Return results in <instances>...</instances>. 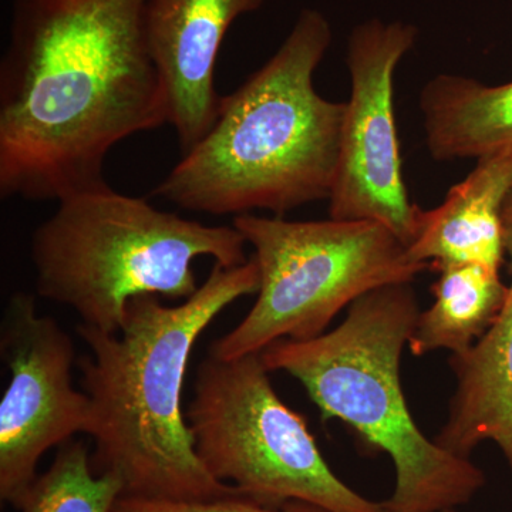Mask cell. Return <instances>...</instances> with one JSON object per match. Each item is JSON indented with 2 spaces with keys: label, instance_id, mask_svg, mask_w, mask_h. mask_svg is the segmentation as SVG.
I'll return each instance as SVG.
<instances>
[{
  "label": "cell",
  "instance_id": "277c9868",
  "mask_svg": "<svg viewBox=\"0 0 512 512\" xmlns=\"http://www.w3.org/2000/svg\"><path fill=\"white\" fill-rule=\"evenodd\" d=\"M412 284L383 286L349 306L332 330L309 340H279L261 353L269 372L302 383L323 420L348 423L392 458L389 512H444L466 505L485 476L470 460L421 433L400 384V357L420 316Z\"/></svg>",
  "mask_w": 512,
  "mask_h": 512
},
{
  "label": "cell",
  "instance_id": "7c38bea8",
  "mask_svg": "<svg viewBox=\"0 0 512 512\" xmlns=\"http://www.w3.org/2000/svg\"><path fill=\"white\" fill-rule=\"evenodd\" d=\"M457 379L446 423L437 434L439 446L470 458L483 441L503 451L512 473V296L500 316L470 349L453 355Z\"/></svg>",
  "mask_w": 512,
  "mask_h": 512
},
{
  "label": "cell",
  "instance_id": "9a60e30c",
  "mask_svg": "<svg viewBox=\"0 0 512 512\" xmlns=\"http://www.w3.org/2000/svg\"><path fill=\"white\" fill-rule=\"evenodd\" d=\"M124 485L113 473H97L82 441H67L52 466L37 476L16 507L20 512H113Z\"/></svg>",
  "mask_w": 512,
  "mask_h": 512
},
{
  "label": "cell",
  "instance_id": "8fae6325",
  "mask_svg": "<svg viewBox=\"0 0 512 512\" xmlns=\"http://www.w3.org/2000/svg\"><path fill=\"white\" fill-rule=\"evenodd\" d=\"M512 185V150L480 158L434 210H420L410 258L431 269L478 264L500 271L504 262L501 212Z\"/></svg>",
  "mask_w": 512,
  "mask_h": 512
},
{
  "label": "cell",
  "instance_id": "4fadbf2b",
  "mask_svg": "<svg viewBox=\"0 0 512 512\" xmlns=\"http://www.w3.org/2000/svg\"><path fill=\"white\" fill-rule=\"evenodd\" d=\"M419 107L433 160L478 161L512 150V82L490 86L439 74L424 84Z\"/></svg>",
  "mask_w": 512,
  "mask_h": 512
},
{
  "label": "cell",
  "instance_id": "2e32d148",
  "mask_svg": "<svg viewBox=\"0 0 512 512\" xmlns=\"http://www.w3.org/2000/svg\"><path fill=\"white\" fill-rule=\"evenodd\" d=\"M113 512H326L322 508L301 501L284 504H266L245 494L229 495L204 501L147 500V498L120 497Z\"/></svg>",
  "mask_w": 512,
  "mask_h": 512
},
{
  "label": "cell",
  "instance_id": "52a82bcc",
  "mask_svg": "<svg viewBox=\"0 0 512 512\" xmlns=\"http://www.w3.org/2000/svg\"><path fill=\"white\" fill-rule=\"evenodd\" d=\"M187 421L208 473L248 497L301 501L326 512H389L333 473L305 419L276 394L261 353L205 357Z\"/></svg>",
  "mask_w": 512,
  "mask_h": 512
},
{
  "label": "cell",
  "instance_id": "5b68a950",
  "mask_svg": "<svg viewBox=\"0 0 512 512\" xmlns=\"http://www.w3.org/2000/svg\"><path fill=\"white\" fill-rule=\"evenodd\" d=\"M59 202L30 244L40 298L72 308L83 325L117 333L137 296L191 298L195 259L224 268L247 264V241L232 227H211L157 210L109 184Z\"/></svg>",
  "mask_w": 512,
  "mask_h": 512
},
{
  "label": "cell",
  "instance_id": "6da1fadb",
  "mask_svg": "<svg viewBox=\"0 0 512 512\" xmlns=\"http://www.w3.org/2000/svg\"><path fill=\"white\" fill-rule=\"evenodd\" d=\"M147 0H13L0 62V197L106 185L120 141L168 124Z\"/></svg>",
  "mask_w": 512,
  "mask_h": 512
},
{
  "label": "cell",
  "instance_id": "5bb4252c",
  "mask_svg": "<svg viewBox=\"0 0 512 512\" xmlns=\"http://www.w3.org/2000/svg\"><path fill=\"white\" fill-rule=\"evenodd\" d=\"M434 303L421 312L409 340L410 352L423 356L434 350L460 355L485 335L507 303L510 286L500 271L478 264H451L434 269Z\"/></svg>",
  "mask_w": 512,
  "mask_h": 512
},
{
  "label": "cell",
  "instance_id": "8992f818",
  "mask_svg": "<svg viewBox=\"0 0 512 512\" xmlns=\"http://www.w3.org/2000/svg\"><path fill=\"white\" fill-rule=\"evenodd\" d=\"M232 225L254 249L261 284L248 315L212 343L210 355L221 360L259 355L279 340L318 338L360 296L412 284L430 268L377 222L242 214Z\"/></svg>",
  "mask_w": 512,
  "mask_h": 512
},
{
  "label": "cell",
  "instance_id": "3957f363",
  "mask_svg": "<svg viewBox=\"0 0 512 512\" xmlns=\"http://www.w3.org/2000/svg\"><path fill=\"white\" fill-rule=\"evenodd\" d=\"M330 43L328 18L302 9L275 55L221 97L210 131L151 195L183 210L234 217L254 210L284 217L329 200L346 101L323 99L313 76Z\"/></svg>",
  "mask_w": 512,
  "mask_h": 512
},
{
  "label": "cell",
  "instance_id": "9c48e42d",
  "mask_svg": "<svg viewBox=\"0 0 512 512\" xmlns=\"http://www.w3.org/2000/svg\"><path fill=\"white\" fill-rule=\"evenodd\" d=\"M0 352L10 370L0 402V498L16 508L46 451L76 433L89 434L92 402L73 386L72 338L55 319L37 313L35 296L10 298Z\"/></svg>",
  "mask_w": 512,
  "mask_h": 512
},
{
  "label": "cell",
  "instance_id": "ba28073f",
  "mask_svg": "<svg viewBox=\"0 0 512 512\" xmlns=\"http://www.w3.org/2000/svg\"><path fill=\"white\" fill-rule=\"evenodd\" d=\"M417 37L419 29L412 23L377 18L350 32L346 66L352 90L328 200L332 220L377 222L406 247L416 234L421 208L410 201L404 184L394 73Z\"/></svg>",
  "mask_w": 512,
  "mask_h": 512
},
{
  "label": "cell",
  "instance_id": "e0dca14e",
  "mask_svg": "<svg viewBox=\"0 0 512 512\" xmlns=\"http://www.w3.org/2000/svg\"><path fill=\"white\" fill-rule=\"evenodd\" d=\"M501 220H503L505 255H508V261H510L511 285L508 286L512 296V185L504 201Z\"/></svg>",
  "mask_w": 512,
  "mask_h": 512
},
{
  "label": "cell",
  "instance_id": "30bf717a",
  "mask_svg": "<svg viewBox=\"0 0 512 512\" xmlns=\"http://www.w3.org/2000/svg\"><path fill=\"white\" fill-rule=\"evenodd\" d=\"M265 0H147L146 35L183 153L215 123V66L229 28Z\"/></svg>",
  "mask_w": 512,
  "mask_h": 512
},
{
  "label": "cell",
  "instance_id": "ac0fdd59",
  "mask_svg": "<svg viewBox=\"0 0 512 512\" xmlns=\"http://www.w3.org/2000/svg\"><path fill=\"white\" fill-rule=\"evenodd\" d=\"M444 512H461V511L458 510V508H453V510H447V511H444Z\"/></svg>",
  "mask_w": 512,
  "mask_h": 512
},
{
  "label": "cell",
  "instance_id": "7a4b0ae2",
  "mask_svg": "<svg viewBox=\"0 0 512 512\" xmlns=\"http://www.w3.org/2000/svg\"><path fill=\"white\" fill-rule=\"evenodd\" d=\"M258 265L214 264L198 291L177 306L156 295L131 299L120 332L80 323L90 355L79 359L92 402L89 436L99 473H113L124 497L204 501L242 494L215 480L197 451L181 399L192 348L231 303L256 295Z\"/></svg>",
  "mask_w": 512,
  "mask_h": 512
}]
</instances>
